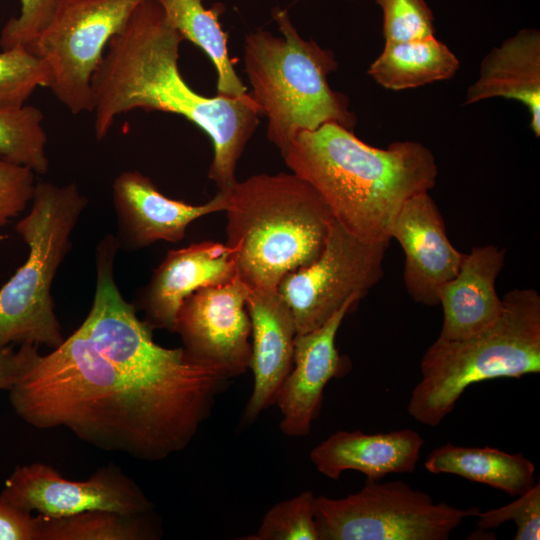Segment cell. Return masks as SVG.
I'll return each instance as SVG.
<instances>
[{
  "label": "cell",
  "instance_id": "1",
  "mask_svg": "<svg viewBox=\"0 0 540 540\" xmlns=\"http://www.w3.org/2000/svg\"><path fill=\"white\" fill-rule=\"evenodd\" d=\"M8 392L29 425L65 427L100 449L144 461L185 449L208 418L133 379L98 351L81 325L40 354Z\"/></svg>",
  "mask_w": 540,
  "mask_h": 540
},
{
  "label": "cell",
  "instance_id": "2",
  "mask_svg": "<svg viewBox=\"0 0 540 540\" xmlns=\"http://www.w3.org/2000/svg\"><path fill=\"white\" fill-rule=\"evenodd\" d=\"M184 38L157 0H142L109 41L91 81L94 134L105 138L115 119L136 109L186 118L213 145L208 176L219 191L235 183L238 161L261 113L249 93L242 98L207 97L193 90L180 73Z\"/></svg>",
  "mask_w": 540,
  "mask_h": 540
},
{
  "label": "cell",
  "instance_id": "3",
  "mask_svg": "<svg viewBox=\"0 0 540 540\" xmlns=\"http://www.w3.org/2000/svg\"><path fill=\"white\" fill-rule=\"evenodd\" d=\"M282 156L319 193L338 223L372 243L391 240L404 203L429 192L438 175L432 151L420 142L377 148L333 122L300 132Z\"/></svg>",
  "mask_w": 540,
  "mask_h": 540
},
{
  "label": "cell",
  "instance_id": "4",
  "mask_svg": "<svg viewBox=\"0 0 540 540\" xmlns=\"http://www.w3.org/2000/svg\"><path fill=\"white\" fill-rule=\"evenodd\" d=\"M225 192V244L234 250L237 277L249 289L277 290L285 275L322 253L334 217L298 175H253Z\"/></svg>",
  "mask_w": 540,
  "mask_h": 540
},
{
  "label": "cell",
  "instance_id": "5",
  "mask_svg": "<svg viewBox=\"0 0 540 540\" xmlns=\"http://www.w3.org/2000/svg\"><path fill=\"white\" fill-rule=\"evenodd\" d=\"M272 16L282 36L260 28L249 33L244 64L249 95L266 115L267 138L282 155L300 132L331 122L352 130L355 116L346 97L329 86L328 75L337 69L334 54L301 38L286 10L275 7Z\"/></svg>",
  "mask_w": 540,
  "mask_h": 540
},
{
  "label": "cell",
  "instance_id": "6",
  "mask_svg": "<svg viewBox=\"0 0 540 540\" xmlns=\"http://www.w3.org/2000/svg\"><path fill=\"white\" fill-rule=\"evenodd\" d=\"M502 300V315L492 326L462 340H435L425 351L422 377L407 405L413 419L438 426L469 386L540 372L539 293L516 288Z\"/></svg>",
  "mask_w": 540,
  "mask_h": 540
},
{
  "label": "cell",
  "instance_id": "7",
  "mask_svg": "<svg viewBox=\"0 0 540 540\" xmlns=\"http://www.w3.org/2000/svg\"><path fill=\"white\" fill-rule=\"evenodd\" d=\"M116 237H104L96 251V289L89 314L81 324L94 346L139 383L209 416L229 377L193 361L183 347L154 342L151 327L141 321L121 295L113 265Z\"/></svg>",
  "mask_w": 540,
  "mask_h": 540
},
{
  "label": "cell",
  "instance_id": "8",
  "mask_svg": "<svg viewBox=\"0 0 540 540\" xmlns=\"http://www.w3.org/2000/svg\"><path fill=\"white\" fill-rule=\"evenodd\" d=\"M87 203L76 183L36 182L30 210L15 225L27 259L0 288V350L23 344L55 349L65 340L51 289Z\"/></svg>",
  "mask_w": 540,
  "mask_h": 540
},
{
  "label": "cell",
  "instance_id": "9",
  "mask_svg": "<svg viewBox=\"0 0 540 540\" xmlns=\"http://www.w3.org/2000/svg\"><path fill=\"white\" fill-rule=\"evenodd\" d=\"M478 511L435 502L400 480H366L346 497L315 499L318 540H447Z\"/></svg>",
  "mask_w": 540,
  "mask_h": 540
},
{
  "label": "cell",
  "instance_id": "10",
  "mask_svg": "<svg viewBox=\"0 0 540 540\" xmlns=\"http://www.w3.org/2000/svg\"><path fill=\"white\" fill-rule=\"evenodd\" d=\"M141 1L58 0L47 26L25 46L43 62L46 88L72 114L92 111L93 74Z\"/></svg>",
  "mask_w": 540,
  "mask_h": 540
},
{
  "label": "cell",
  "instance_id": "11",
  "mask_svg": "<svg viewBox=\"0 0 540 540\" xmlns=\"http://www.w3.org/2000/svg\"><path fill=\"white\" fill-rule=\"evenodd\" d=\"M390 241L366 242L335 219L320 256L288 273L277 291L288 304L297 334L322 326L348 300H361L384 275Z\"/></svg>",
  "mask_w": 540,
  "mask_h": 540
},
{
  "label": "cell",
  "instance_id": "12",
  "mask_svg": "<svg viewBox=\"0 0 540 540\" xmlns=\"http://www.w3.org/2000/svg\"><path fill=\"white\" fill-rule=\"evenodd\" d=\"M0 494L19 508L47 518L93 510L142 515L152 508L137 484L114 466L99 469L85 481L65 479L43 463L17 466Z\"/></svg>",
  "mask_w": 540,
  "mask_h": 540
},
{
  "label": "cell",
  "instance_id": "13",
  "mask_svg": "<svg viewBox=\"0 0 540 540\" xmlns=\"http://www.w3.org/2000/svg\"><path fill=\"white\" fill-rule=\"evenodd\" d=\"M248 291L238 277L199 289L183 301L176 317L175 332L187 355L229 378L244 374L250 367Z\"/></svg>",
  "mask_w": 540,
  "mask_h": 540
},
{
  "label": "cell",
  "instance_id": "14",
  "mask_svg": "<svg viewBox=\"0 0 540 540\" xmlns=\"http://www.w3.org/2000/svg\"><path fill=\"white\" fill-rule=\"evenodd\" d=\"M405 255L404 284L416 303L439 305L441 288L459 271L464 253L450 242L442 214L423 192L407 200L390 230Z\"/></svg>",
  "mask_w": 540,
  "mask_h": 540
},
{
  "label": "cell",
  "instance_id": "15",
  "mask_svg": "<svg viewBox=\"0 0 540 540\" xmlns=\"http://www.w3.org/2000/svg\"><path fill=\"white\" fill-rule=\"evenodd\" d=\"M359 301L351 298L322 326L296 335L293 366L275 401L282 414L279 427L284 434H309L321 410L325 386L349 371L350 363L339 354L335 340L346 314Z\"/></svg>",
  "mask_w": 540,
  "mask_h": 540
},
{
  "label": "cell",
  "instance_id": "16",
  "mask_svg": "<svg viewBox=\"0 0 540 540\" xmlns=\"http://www.w3.org/2000/svg\"><path fill=\"white\" fill-rule=\"evenodd\" d=\"M112 196L117 215L119 246L131 249L158 241L178 242L195 220L225 211L228 196L219 191L208 202L192 205L162 194L152 180L139 171H124L113 182Z\"/></svg>",
  "mask_w": 540,
  "mask_h": 540
},
{
  "label": "cell",
  "instance_id": "17",
  "mask_svg": "<svg viewBox=\"0 0 540 540\" xmlns=\"http://www.w3.org/2000/svg\"><path fill=\"white\" fill-rule=\"evenodd\" d=\"M235 277L234 250L226 244L202 241L169 250L141 295L144 321L151 329L175 332L178 310L189 295Z\"/></svg>",
  "mask_w": 540,
  "mask_h": 540
},
{
  "label": "cell",
  "instance_id": "18",
  "mask_svg": "<svg viewBox=\"0 0 540 540\" xmlns=\"http://www.w3.org/2000/svg\"><path fill=\"white\" fill-rule=\"evenodd\" d=\"M246 307L251 321L253 390L243 420L251 423L275 404L293 366L297 335L293 314L277 290L249 289Z\"/></svg>",
  "mask_w": 540,
  "mask_h": 540
},
{
  "label": "cell",
  "instance_id": "19",
  "mask_svg": "<svg viewBox=\"0 0 540 540\" xmlns=\"http://www.w3.org/2000/svg\"><path fill=\"white\" fill-rule=\"evenodd\" d=\"M506 250L488 244L464 254L456 276L439 292L443 324L439 341H456L492 326L502 315L504 304L496 291V280L505 265Z\"/></svg>",
  "mask_w": 540,
  "mask_h": 540
},
{
  "label": "cell",
  "instance_id": "20",
  "mask_svg": "<svg viewBox=\"0 0 540 540\" xmlns=\"http://www.w3.org/2000/svg\"><path fill=\"white\" fill-rule=\"evenodd\" d=\"M424 440L412 429L379 433L337 431L310 452L317 471L339 480L348 470L361 472L366 480L380 481L389 474L413 473Z\"/></svg>",
  "mask_w": 540,
  "mask_h": 540
},
{
  "label": "cell",
  "instance_id": "21",
  "mask_svg": "<svg viewBox=\"0 0 540 540\" xmlns=\"http://www.w3.org/2000/svg\"><path fill=\"white\" fill-rule=\"evenodd\" d=\"M521 102L529 111L530 128L540 135V33L524 28L494 47L482 60L464 104L491 98Z\"/></svg>",
  "mask_w": 540,
  "mask_h": 540
},
{
  "label": "cell",
  "instance_id": "22",
  "mask_svg": "<svg viewBox=\"0 0 540 540\" xmlns=\"http://www.w3.org/2000/svg\"><path fill=\"white\" fill-rule=\"evenodd\" d=\"M426 470L454 474L489 485L510 496H520L534 486L535 466L524 455L492 447H466L446 443L428 455Z\"/></svg>",
  "mask_w": 540,
  "mask_h": 540
},
{
  "label": "cell",
  "instance_id": "23",
  "mask_svg": "<svg viewBox=\"0 0 540 540\" xmlns=\"http://www.w3.org/2000/svg\"><path fill=\"white\" fill-rule=\"evenodd\" d=\"M459 69L456 55L435 36L385 42L368 74L380 86L400 91L447 80Z\"/></svg>",
  "mask_w": 540,
  "mask_h": 540
},
{
  "label": "cell",
  "instance_id": "24",
  "mask_svg": "<svg viewBox=\"0 0 540 540\" xmlns=\"http://www.w3.org/2000/svg\"><path fill=\"white\" fill-rule=\"evenodd\" d=\"M171 25L198 46L217 71V95L229 98L246 96L247 88L234 70L227 50V33L219 22L222 4L207 9L202 0H157Z\"/></svg>",
  "mask_w": 540,
  "mask_h": 540
},
{
  "label": "cell",
  "instance_id": "25",
  "mask_svg": "<svg viewBox=\"0 0 540 540\" xmlns=\"http://www.w3.org/2000/svg\"><path fill=\"white\" fill-rule=\"evenodd\" d=\"M142 515L106 510L86 511L62 518L41 515L40 540H146L156 534Z\"/></svg>",
  "mask_w": 540,
  "mask_h": 540
},
{
  "label": "cell",
  "instance_id": "26",
  "mask_svg": "<svg viewBox=\"0 0 540 540\" xmlns=\"http://www.w3.org/2000/svg\"><path fill=\"white\" fill-rule=\"evenodd\" d=\"M44 115L32 105L0 109V157L45 174L49 168Z\"/></svg>",
  "mask_w": 540,
  "mask_h": 540
},
{
  "label": "cell",
  "instance_id": "27",
  "mask_svg": "<svg viewBox=\"0 0 540 540\" xmlns=\"http://www.w3.org/2000/svg\"><path fill=\"white\" fill-rule=\"evenodd\" d=\"M315 499L306 490L275 504L264 515L256 533L245 540H318Z\"/></svg>",
  "mask_w": 540,
  "mask_h": 540
},
{
  "label": "cell",
  "instance_id": "28",
  "mask_svg": "<svg viewBox=\"0 0 540 540\" xmlns=\"http://www.w3.org/2000/svg\"><path fill=\"white\" fill-rule=\"evenodd\" d=\"M47 81L43 62L25 46L0 52V109L24 106L38 87H46Z\"/></svg>",
  "mask_w": 540,
  "mask_h": 540
},
{
  "label": "cell",
  "instance_id": "29",
  "mask_svg": "<svg viewBox=\"0 0 540 540\" xmlns=\"http://www.w3.org/2000/svg\"><path fill=\"white\" fill-rule=\"evenodd\" d=\"M382 10L385 42L434 36V17L425 0H375Z\"/></svg>",
  "mask_w": 540,
  "mask_h": 540
},
{
  "label": "cell",
  "instance_id": "30",
  "mask_svg": "<svg viewBox=\"0 0 540 540\" xmlns=\"http://www.w3.org/2000/svg\"><path fill=\"white\" fill-rule=\"evenodd\" d=\"M477 525L481 530L496 528L504 522L514 521V540L540 539V483L537 482L513 502L485 512L478 511Z\"/></svg>",
  "mask_w": 540,
  "mask_h": 540
},
{
  "label": "cell",
  "instance_id": "31",
  "mask_svg": "<svg viewBox=\"0 0 540 540\" xmlns=\"http://www.w3.org/2000/svg\"><path fill=\"white\" fill-rule=\"evenodd\" d=\"M19 1V15L11 17L2 28V50L29 44L47 26L58 3V0Z\"/></svg>",
  "mask_w": 540,
  "mask_h": 540
},
{
  "label": "cell",
  "instance_id": "32",
  "mask_svg": "<svg viewBox=\"0 0 540 540\" xmlns=\"http://www.w3.org/2000/svg\"><path fill=\"white\" fill-rule=\"evenodd\" d=\"M35 173L0 157V227L22 213L31 202Z\"/></svg>",
  "mask_w": 540,
  "mask_h": 540
},
{
  "label": "cell",
  "instance_id": "33",
  "mask_svg": "<svg viewBox=\"0 0 540 540\" xmlns=\"http://www.w3.org/2000/svg\"><path fill=\"white\" fill-rule=\"evenodd\" d=\"M40 516H32L0 494V540H40Z\"/></svg>",
  "mask_w": 540,
  "mask_h": 540
},
{
  "label": "cell",
  "instance_id": "34",
  "mask_svg": "<svg viewBox=\"0 0 540 540\" xmlns=\"http://www.w3.org/2000/svg\"><path fill=\"white\" fill-rule=\"evenodd\" d=\"M39 355L38 346L30 344L19 345L18 350L13 345L0 350V390H11Z\"/></svg>",
  "mask_w": 540,
  "mask_h": 540
}]
</instances>
